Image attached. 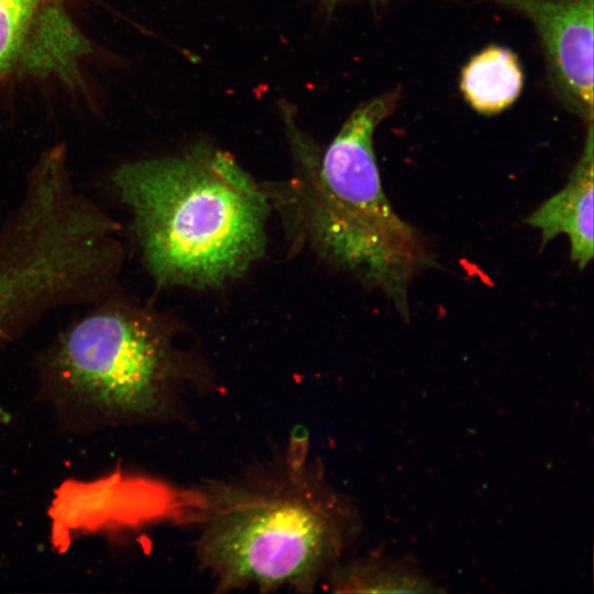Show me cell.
Listing matches in <instances>:
<instances>
[{
    "mask_svg": "<svg viewBox=\"0 0 594 594\" xmlns=\"http://www.w3.org/2000/svg\"><path fill=\"white\" fill-rule=\"evenodd\" d=\"M197 559L216 591L322 585L359 534L354 505L304 437L244 472L187 491Z\"/></svg>",
    "mask_w": 594,
    "mask_h": 594,
    "instance_id": "obj_1",
    "label": "cell"
},
{
    "mask_svg": "<svg viewBox=\"0 0 594 594\" xmlns=\"http://www.w3.org/2000/svg\"><path fill=\"white\" fill-rule=\"evenodd\" d=\"M112 184L161 286H220L265 250L267 195L229 154L198 145L180 156L128 163Z\"/></svg>",
    "mask_w": 594,
    "mask_h": 594,
    "instance_id": "obj_2",
    "label": "cell"
},
{
    "mask_svg": "<svg viewBox=\"0 0 594 594\" xmlns=\"http://www.w3.org/2000/svg\"><path fill=\"white\" fill-rule=\"evenodd\" d=\"M398 99L389 91L360 105L322 155L302 147L293 189L305 239L329 264L382 292L407 321L409 286L437 261L382 185L374 132Z\"/></svg>",
    "mask_w": 594,
    "mask_h": 594,
    "instance_id": "obj_3",
    "label": "cell"
},
{
    "mask_svg": "<svg viewBox=\"0 0 594 594\" xmlns=\"http://www.w3.org/2000/svg\"><path fill=\"white\" fill-rule=\"evenodd\" d=\"M38 367L56 410L84 427L173 420L208 386L157 316L111 295L64 329Z\"/></svg>",
    "mask_w": 594,
    "mask_h": 594,
    "instance_id": "obj_4",
    "label": "cell"
},
{
    "mask_svg": "<svg viewBox=\"0 0 594 594\" xmlns=\"http://www.w3.org/2000/svg\"><path fill=\"white\" fill-rule=\"evenodd\" d=\"M517 11L536 28L549 81L560 101L593 122V0H488Z\"/></svg>",
    "mask_w": 594,
    "mask_h": 594,
    "instance_id": "obj_5",
    "label": "cell"
},
{
    "mask_svg": "<svg viewBox=\"0 0 594 594\" xmlns=\"http://www.w3.org/2000/svg\"><path fill=\"white\" fill-rule=\"evenodd\" d=\"M593 122L587 123V133L582 154L566 185L547 199L526 223L541 232V242L547 244L560 234L570 241V257L584 270L593 260Z\"/></svg>",
    "mask_w": 594,
    "mask_h": 594,
    "instance_id": "obj_6",
    "label": "cell"
},
{
    "mask_svg": "<svg viewBox=\"0 0 594 594\" xmlns=\"http://www.w3.org/2000/svg\"><path fill=\"white\" fill-rule=\"evenodd\" d=\"M522 82V70L516 55L507 48L490 46L464 66L460 87L474 110L494 114L517 99Z\"/></svg>",
    "mask_w": 594,
    "mask_h": 594,
    "instance_id": "obj_7",
    "label": "cell"
},
{
    "mask_svg": "<svg viewBox=\"0 0 594 594\" xmlns=\"http://www.w3.org/2000/svg\"><path fill=\"white\" fill-rule=\"evenodd\" d=\"M41 1L0 0V73L21 53Z\"/></svg>",
    "mask_w": 594,
    "mask_h": 594,
    "instance_id": "obj_8",
    "label": "cell"
}]
</instances>
